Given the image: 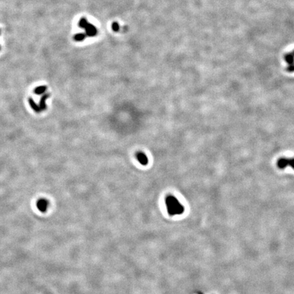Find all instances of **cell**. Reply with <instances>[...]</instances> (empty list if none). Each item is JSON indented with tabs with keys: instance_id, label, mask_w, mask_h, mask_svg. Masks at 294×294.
<instances>
[{
	"instance_id": "cell-6",
	"label": "cell",
	"mask_w": 294,
	"mask_h": 294,
	"mask_svg": "<svg viewBox=\"0 0 294 294\" xmlns=\"http://www.w3.org/2000/svg\"><path fill=\"white\" fill-rule=\"evenodd\" d=\"M74 40H76V41L81 42L85 39V34L82 33H77V34H76L74 35Z\"/></svg>"
},
{
	"instance_id": "cell-7",
	"label": "cell",
	"mask_w": 294,
	"mask_h": 294,
	"mask_svg": "<svg viewBox=\"0 0 294 294\" xmlns=\"http://www.w3.org/2000/svg\"><path fill=\"white\" fill-rule=\"evenodd\" d=\"M88 23L89 22L87 21V20L86 19H85V18H82V19L80 20L78 25H79V27L80 28L85 29L87 27V25H88Z\"/></svg>"
},
{
	"instance_id": "cell-5",
	"label": "cell",
	"mask_w": 294,
	"mask_h": 294,
	"mask_svg": "<svg viewBox=\"0 0 294 294\" xmlns=\"http://www.w3.org/2000/svg\"><path fill=\"white\" fill-rule=\"evenodd\" d=\"M288 165V159L286 157L280 158L277 161V166L280 169H284Z\"/></svg>"
},
{
	"instance_id": "cell-1",
	"label": "cell",
	"mask_w": 294,
	"mask_h": 294,
	"mask_svg": "<svg viewBox=\"0 0 294 294\" xmlns=\"http://www.w3.org/2000/svg\"><path fill=\"white\" fill-rule=\"evenodd\" d=\"M166 208L168 212L170 215H181L184 211L183 206L181 205L176 197L172 196H169L165 200Z\"/></svg>"
},
{
	"instance_id": "cell-2",
	"label": "cell",
	"mask_w": 294,
	"mask_h": 294,
	"mask_svg": "<svg viewBox=\"0 0 294 294\" xmlns=\"http://www.w3.org/2000/svg\"><path fill=\"white\" fill-rule=\"evenodd\" d=\"M284 59L287 65L286 70L289 72H294V49L285 54Z\"/></svg>"
},
{
	"instance_id": "cell-10",
	"label": "cell",
	"mask_w": 294,
	"mask_h": 294,
	"mask_svg": "<svg viewBox=\"0 0 294 294\" xmlns=\"http://www.w3.org/2000/svg\"><path fill=\"white\" fill-rule=\"evenodd\" d=\"M113 30L115 31H118V30H119V26H118V25L117 23H113Z\"/></svg>"
},
{
	"instance_id": "cell-4",
	"label": "cell",
	"mask_w": 294,
	"mask_h": 294,
	"mask_svg": "<svg viewBox=\"0 0 294 294\" xmlns=\"http://www.w3.org/2000/svg\"><path fill=\"white\" fill-rule=\"evenodd\" d=\"M137 159H138L139 162L144 165H147L148 161H148L147 157L146 156L145 154H144L143 152H138V153L137 154Z\"/></svg>"
},
{
	"instance_id": "cell-11",
	"label": "cell",
	"mask_w": 294,
	"mask_h": 294,
	"mask_svg": "<svg viewBox=\"0 0 294 294\" xmlns=\"http://www.w3.org/2000/svg\"><path fill=\"white\" fill-rule=\"evenodd\" d=\"M0 48H1V47H0Z\"/></svg>"
},
{
	"instance_id": "cell-9",
	"label": "cell",
	"mask_w": 294,
	"mask_h": 294,
	"mask_svg": "<svg viewBox=\"0 0 294 294\" xmlns=\"http://www.w3.org/2000/svg\"><path fill=\"white\" fill-rule=\"evenodd\" d=\"M288 165L291 166L294 170V158L288 159Z\"/></svg>"
},
{
	"instance_id": "cell-8",
	"label": "cell",
	"mask_w": 294,
	"mask_h": 294,
	"mask_svg": "<svg viewBox=\"0 0 294 294\" xmlns=\"http://www.w3.org/2000/svg\"><path fill=\"white\" fill-rule=\"evenodd\" d=\"M38 207L39 208L40 210H42V211L44 210H44H45L46 208V202H45L44 201L40 202L38 203Z\"/></svg>"
},
{
	"instance_id": "cell-3",
	"label": "cell",
	"mask_w": 294,
	"mask_h": 294,
	"mask_svg": "<svg viewBox=\"0 0 294 294\" xmlns=\"http://www.w3.org/2000/svg\"><path fill=\"white\" fill-rule=\"evenodd\" d=\"M85 32H86V35L87 36L92 37V36H95V35L97 34V29L93 25H91L90 23H88L86 27L85 28Z\"/></svg>"
}]
</instances>
